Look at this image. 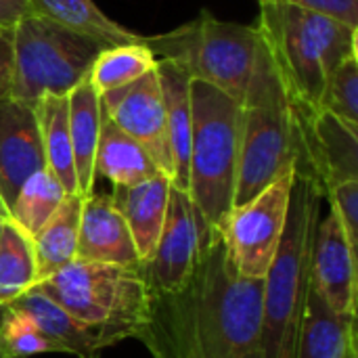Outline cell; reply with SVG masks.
I'll use <instances>...</instances> for the list:
<instances>
[{
  "label": "cell",
  "instance_id": "obj_5",
  "mask_svg": "<svg viewBox=\"0 0 358 358\" xmlns=\"http://www.w3.org/2000/svg\"><path fill=\"white\" fill-rule=\"evenodd\" d=\"M36 287L84 323L103 350L136 340L145 327L149 287L141 266L73 260Z\"/></svg>",
  "mask_w": 358,
  "mask_h": 358
},
{
  "label": "cell",
  "instance_id": "obj_29",
  "mask_svg": "<svg viewBox=\"0 0 358 358\" xmlns=\"http://www.w3.org/2000/svg\"><path fill=\"white\" fill-rule=\"evenodd\" d=\"M329 208L340 218V224L348 241L357 248L358 241V180H346L336 185L325 195Z\"/></svg>",
  "mask_w": 358,
  "mask_h": 358
},
{
  "label": "cell",
  "instance_id": "obj_33",
  "mask_svg": "<svg viewBox=\"0 0 358 358\" xmlns=\"http://www.w3.org/2000/svg\"><path fill=\"white\" fill-rule=\"evenodd\" d=\"M6 315H8V304L0 302V358H4V355H2V327H4Z\"/></svg>",
  "mask_w": 358,
  "mask_h": 358
},
{
  "label": "cell",
  "instance_id": "obj_10",
  "mask_svg": "<svg viewBox=\"0 0 358 358\" xmlns=\"http://www.w3.org/2000/svg\"><path fill=\"white\" fill-rule=\"evenodd\" d=\"M298 130L296 172L313 178L323 195L340 182L358 180V130L323 109H310L294 101Z\"/></svg>",
  "mask_w": 358,
  "mask_h": 358
},
{
  "label": "cell",
  "instance_id": "obj_14",
  "mask_svg": "<svg viewBox=\"0 0 358 358\" xmlns=\"http://www.w3.org/2000/svg\"><path fill=\"white\" fill-rule=\"evenodd\" d=\"M46 168L40 124L34 103L0 101V199L10 208L21 185Z\"/></svg>",
  "mask_w": 358,
  "mask_h": 358
},
{
  "label": "cell",
  "instance_id": "obj_7",
  "mask_svg": "<svg viewBox=\"0 0 358 358\" xmlns=\"http://www.w3.org/2000/svg\"><path fill=\"white\" fill-rule=\"evenodd\" d=\"M157 61H170L182 67L191 80H201L239 105L254 76L262 48L254 25L220 21L201 13L195 21L159 36L147 38Z\"/></svg>",
  "mask_w": 358,
  "mask_h": 358
},
{
  "label": "cell",
  "instance_id": "obj_26",
  "mask_svg": "<svg viewBox=\"0 0 358 358\" xmlns=\"http://www.w3.org/2000/svg\"><path fill=\"white\" fill-rule=\"evenodd\" d=\"M65 195L69 193L55 178V174L48 168H42L31 174L17 191L8 208V220L31 237L57 212Z\"/></svg>",
  "mask_w": 358,
  "mask_h": 358
},
{
  "label": "cell",
  "instance_id": "obj_31",
  "mask_svg": "<svg viewBox=\"0 0 358 358\" xmlns=\"http://www.w3.org/2000/svg\"><path fill=\"white\" fill-rule=\"evenodd\" d=\"M13 73H15L13 31L0 29V101L8 99L13 92Z\"/></svg>",
  "mask_w": 358,
  "mask_h": 358
},
{
  "label": "cell",
  "instance_id": "obj_13",
  "mask_svg": "<svg viewBox=\"0 0 358 358\" xmlns=\"http://www.w3.org/2000/svg\"><path fill=\"white\" fill-rule=\"evenodd\" d=\"M310 287L331 313L357 319V248L348 241L331 208L317 222Z\"/></svg>",
  "mask_w": 358,
  "mask_h": 358
},
{
  "label": "cell",
  "instance_id": "obj_15",
  "mask_svg": "<svg viewBox=\"0 0 358 358\" xmlns=\"http://www.w3.org/2000/svg\"><path fill=\"white\" fill-rule=\"evenodd\" d=\"M76 260L115 266H141L130 229L111 195L84 197Z\"/></svg>",
  "mask_w": 358,
  "mask_h": 358
},
{
  "label": "cell",
  "instance_id": "obj_34",
  "mask_svg": "<svg viewBox=\"0 0 358 358\" xmlns=\"http://www.w3.org/2000/svg\"><path fill=\"white\" fill-rule=\"evenodd\" d=\"M0 218H8V210H6V206L2 203V199H0Z\"/></svg>",
  "mask_w": 358,
  "mask_h": 358
},
{
  "label": "cell",
  "instance_id": "obj_8",
  "mask_svg": "<svg viewBox=\"0 0 358 358\" xmlns=\"http://www.w3.org/2000/svg\"><path fill=\"white\" fill-rule=\"evenodd\" d=\"M103 48L44 17L29 15L13 29V99L38 103L44 96H67L88 80Z\"/></svg>",
  "mask_w": 358,
  "mask_h": 358
},
{
  "label": "cell",
  "instance_id": "obj_6",
  "mask_svg": "<svg viewBox=\"0 0 358 358\" xmlns=\"http://www.w3.org/2000/svg\"><path fill=\"white\" fill-rule=\"evenodd\" d=\"M298 130L289 96L262 44L241 101V143L233 208L296 170Z\"/></svg>",
  "mask_w": 358,
  "mask_h": 358
},
{
  "label": "cell",
  "instance_id": "obj_24",
  "mask_svg": "<svg viewBox=\"0 0 358 358\" xmlns=\"http://www.w3.org/2000/svg\"><path fill=\"white\" fill-rule=\"evenodd\" d=\"M155 67H157V57L153 55L145 38V42L103 48L92 63L88 82L99 94H103L143 78Z\"/></svg>",
  "mask_w": 358,
  "mask_h": 358
},
{
  "label": "cell",
  "instance_id": "obj_18",
  "mask_svg": "<svg viewBox=\"0 0 358 358\" xmlns=\"http://www.w3.org/2000/svg\"><path fill=\"white\" fill-rule=\"evenodd\" d=\"M10 306L25 313L38 325V329L59 348V352L76 358H101L103 348L99 346L94 334L38 287H31L29 292L19 296L15 302H10Z\"/></svg>",
  "mask_w": 358,
  "mask_h": 358
},
{
  "label": "cell",
  "instance_id": "obj_17",
  "mask_svg": "<svg viewBox=\"0 0 358 358\" xmlns=\"http://www.w3.org/2000/svg\"><path fill=\"white\" fill-rule=\"evenodd\" d=\"M157 73L164 92L168 141L172 153V187L189 193V159H191V78L189 73L170 63L157 61Z\"/></svg>",
  "mask_w": 358,
  "mask_h": 358
},
{
  "label": "cell",
  "instance_id": "obj_23",
  "mask_svg": "<svg viewBox=\"0 0 358 358\" xmlns=\"http://www.w3.org/2000/svg\"><path fill=\"white\" fill-rule=\"evenodd\" d=\"M46 168L67 193H78L73 147L67 122V96H44L36 103Z\"/></svg>",
  "mask_w": 358,
  "mask_h": 358
},
{
  "label": "cell",
  "instance_id": "obj_12",
  "mask_svg": "<svg viewBox=\"0 0 358 358\" xmlns=\"http://www.w3.org/2000/svg\"><path fill=\"white\" fill-rule=\"evenodd\" d=\"M201 250L199 218L189 193L170 189L164 227L151 258L141 264L149 292L168 294L178 289L193 273Z\"/></svg>",
  "mask_w": 358,
  "mask_h": 358
},
{
  "label": "cell",
  "instance_id": "obj_9",
  "mask_svg": "<svg viewBox=\"0 0 358 358\" xmlns=\"http://www.w3.org/2000/svg\"><path fill=\"white\" fill-rule=\"evenodd\" d=\"M294 189V170L277 178L250 201L231 210L222 239L235 271L245 279H264L285 231Z\"/></svg>",
  "mask_w": 358,
  "mask_h": 358
},
{
  "label": "cell",
  "instance_id": "obj_21",
  "mask_svg": "<svg viewBox=\"0 0 358 358\" xmlns=\"http://www.w3.org/2000/svg\"><path fill=\"white\" fill-rule=\"evenodd\" d=\"M162 174L151 155L126 132H122L105 113L94 157V176L107 178L113 187H132Z\"/></svg>",
  "mask_w": 358,
  "mask_h": 358
},
{
  "label": "cell",
  "instance_id": "obj_28",
  "mask_svg": "<svg viewBox=\"0 0 358 358\" xmlns=\"http://www.w3.org/2000/svg\"><path fill=\"white\" fill-rule=\"evenodd\" d=\"M59 348L38 329V325L21 310L8 304V315L2 327V355L4 358H29Z\"/></svg>",
  "mask_w": 358,
  "mask_h": 358
},
{
  "label": "cell",
  "instance_id": "obj_30",
  "mask_svg": "<svg viewBox=\"0 0 358 358\" xmlns=\"http://www.w3.org/2000/svg\"><path fill=\"white\" fill-rule=\"evenodd\" d=\"M260 2H285L294 4L336 21H342L350 27L358 29V0H260Z\"/></svg>",
  "mask_w": 358,
  "mask_h": 358
},
{
  "label": "cell",
  "instance_id": "obj_22",
  "mask_svg": "<svg viewBox=\"0 0 358 358\" xmlns=\"http://www.w3.org/2000/svg\"><path fill=\"white\" fill-rule=\"evenodd\" d=\"M82 203V195H65L57 212L42 224V229L36 235H31L38 283L52 277L55 273H59L76 260Z\"/></svg>",
  "mask_w": 358,
  "mask_h": 358
},
{
  "label": "cell",
  "instance_id": "obj_4",
  "mask_svg": "<svg viewBox=\"0 0 358 358\" xmlns=\"http://www.w3.org/2000/svg\"><path fill=\"white\" fill-rule=\"evenodd\" d=\"M191 159H189V197L199 218V239L210 233H222L235 201L239 143H241V105L222 90L191 80Z\"/></svg>",
  "mask_w": 358,
  "mask_h": 358
},
{
  "label": "cell",
  "instance_id": "obj_20",
  "mask_svg": "<svg viewBox=\"0 0 358 358\" xmlns=\"http://www.w3.org/2000/svg\"><path fill=\"white\" fill-rule=\"evenodd\" d=\"M31 15L44 17L69 31L90 38L101 48L145 42V36L115 23L94 0H29Z\"/></svg>",
  "mask_w": 358,
  "mask_h": 358
},
{
  "label": "cell",
  "instance_id": "obj_19",
  "mask_svg": "<svg viewBox=\"0 0 358 358\" xmlns=\"http://www.w3.org/2000/svg\"><path fill=\"white\" fill-rule=\"evenodd\" d=\"M101 94L88 80L78 84L67 94V122L73 147V166L78 180V195L88 197L94 187V157L101 134Z\"/></svg>",
  "mask_w": 358,
  "mask_h": 358
},
{
  "label": "cell",
  "instance_id": "obj_11",
  "mask_svg": "<svg viewBox=\"0 0 358 358\" xmlns=\"http://www.w3.org/2000/svg\"><path fill=\"white\" fill-rule=\"evenodd\" d=\"M101 109L151 155L159 172L172 182V153L157 67L122 88L103 92Z\"/></svg>",
  "mask_w": 358,
  "mask_h": 358
},
{
  "label": "cell",
  "instance_id": "obj_35",
  "mask_svg": "<svg viewBox=\"0 0 358 358\" xmlns=\"http://www.w3.org/2000/svg\"><path fill=\"white\" fill-rule=\"evenodd\" d=\"M8 218H0V233H2V227H4V222H6Z\"/></svg>",
  "mask_w": 358,
  "mask_h": 358
},
{
  "label": "cell",
  "instance_id": "obj_2",
  "mask_svg": "<svg viewBox=\"0 0 358 358\" xmlns=\"http://www.w3.org/2000/svg\"><path fill=\"white\" fill-rule=\"evenodd\" d=\"M254 27L289 101L310 109H321L331 71L358 55L357 27L294 4L260 2Z\"/></svg>",
  "mask_w": 358,
  "mask_h": 358
},
{
  "label": "cell",
  "instance_id": "obj_16",
  "mask_svg": "<svg viewBox=\"0 0 358 358\" xmlns=\"http://www.w3.org/2000/svg\"><path fill=\"white\" fill-rule=\"evenodd\" d=\"M170 189L172 182L164 174H155L132 187H113L111 199L130 229L141 264L151 258L159 239Z\"/></svg>",
  "mask_w": 358,
  "mask_h": 358
},
{
  "label": "cell",
  "instance_id": "obj_3",
  "mask_svg": "<svg viewBox=\"0 0 358 358\" xmlns=\"http://www.w3.org/2000/svg\"><path fill=\"white\" fill-rule=\"evenodd\" d=\"M325 195L319 185L294 170L289 214L277 256L262 279L264 358H294L310 289V256Z\"/></svg>",
  "mask_w": 358,
  "mask_h": 358
},
{
  "label": "cell",
  "instance_id": "obj_27",
  "mask_svg": "<svg viewBox=\"0 0 358 358\" xmlns=\"http://www.w3.org/2000/svg\"><path fill=\"white\" fill-rule=\"evenodd\" d=\"M321 109L358 130V55L344 59L329 76Z\"/></svg>",
  "mask_w": 358,
  "mask_h": 358
},
{
  "label": "cell",
  "instance_id": "obj_32",
  "mask_svg": "<svg viewBox=\"0 0 358 358\" xmlns=\"http://www.w3.org/2000/svg\"><path fill=\"white\" fill-rule=\"evenodd\" d=\"M29 15V0H0V29L13 31Z\"/></svg>",
  "mask_w": 358,
  "mask_h": 358
},
{
  "label": "cell",
  "instance_id": "obj_25",
  "mask_svg": "<svg viewBox=\"0 0 358 358\" xmlns=\"http://www.w3.org/2000/svg\"><path fill=\"white\" fill-rule=\"evenodd\" d=\"M38 285L31 237L6 220L0 233V302L10 304Z\"/></svg>",
  "mask_w": 358,
  "mask_h": 358
},
{
  "label": "cell",
  "instance_id": "obj_1",
  "mask_svg": "<svg viewBox=\"0 0 358 358\" xmlns=\"http://www.w3.org/2000/svg\"><path fill=\"white\" fill-rule=\"evenodd\" d=\"M136 340L153 358H264L262 279L241 277L222 233L212 231L178 289L149 292Z\"/></svg>",
  "mask_w": 358,
  "mask_h": 358
}]
</instances>
